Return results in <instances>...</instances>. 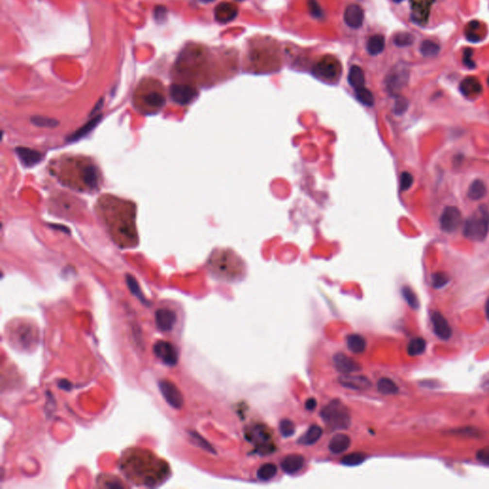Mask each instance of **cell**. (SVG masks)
Instances as JSON below:
<instances>
[{"mask_svg": "<svg viewBox=\"0 0 489 489\" xmlns=\"http://www.w3.org/2000/svg\"><path fill=\"white\" fill-rule=\"evenodd\" d=\"M232 261H234L233 256L226 255V253H224L223 254H220L215 259H213V266L217 272H219V274L228 276L231 273V271H230V268H229L230 265L229 264L232 263Z\"/></svg>", "mask_w": 489, "mask_h": 489, "instance_id": "cell-25", "label": "cell"}, {"mask_svg": "<svg viewBox=\"0 0 489 489\" xmlns=\"http://www.w3.org/2000/svg\"><path fill=\"white\" fill-rule=\"evenodd\" d=\"M420 51H421V54L425 58H435L438 55V53L440 51V47L435 41L430 40V39H426L422 42L421 47H420Z\"/></svg>", "mask_w": 489, "mask_h": 489, "instance_id": "cell-29", "label": "cell"}, {"mask_svg": "<svg viewBox=\"0 0 489 489\" xmlns=\"http://www.w3.org/2000/svg\"><path fill=\"white\" fill-rule=\"evenodd\" d=\"M176 322V315L169 309H160L156 312V324L159 330L168 332L172 330Z\"/></svg>", "mask_w": 489, "mask_h": 489, "instance_id": "cell-17", "label": "cell"}, {"mask_svg": "<svg viewBox=\"0 0 489 489\" xmlns=\"http://www.w3.org/2000/svg\"><path fill=\"white\" fill-rule=\"evenodd\" d=\"M426 349V341L422 337L413 338L407 346V352L411 356H417L424 353Z\"/></svg>", "mask_w": 489, "mask_h": 489, "instance_id": "cell-31", "label": "cell"}, {"mask_svg": "<svg viewBox=\"0 0 489 489\" xmlns=\"http://www.w3.org/2000/svg\"><path fill=\"white\" fill-rule=\"evenodd\" d=\"M118 468L133 485L157 488L171 476L169 463L144 447L125 449L118 460Z\"/></svg>", "mask_w": 489, "mask_h": 489, "instance_id": "cell-1", "label": "cell"}, {"mask_svg": "<svg viewBox=\"0 0 489 489\" xmlns=\"http://www.w3.org/2000/svg\"><path fill=\"white\" fill-rule=\"evenodd\" d=\"M351 444V439L349 436L345 434H338L336 435L329 443V449L331 452L334 454H340L345 452L346 450L350 447Z\"/></svg>", "mask_w": 489, "mask_h": 489, "instance_id": "cell-20", "label": "cell"}, {"mask_svg": "<svg viewBox=\"0 0 489 489\" xmlns=\"http://www.w3.org/2000/svg\"><path fill=\"white\" fill-rule=\"evenodd\" d=\"M32 122L37 126L41 127H56L58 124V120L51 118H45L41 116H35L32 118Z\"/></svg>", "mask_w": 489, "mask_h": 489, "instance_id": "cell-39", "label": "cell"}, {"mask_svg": "<svg viewBox=\"0 0 489 489\" xmlns=\"http://www.w3.org/2000/svg\"><path fill=\"white\" fill-rule=\"evenodd\" d=\"M413 182H414V178H413L412 174H410L407 171H404L401 176V189L403 191L408 190L412 186Z\"/></svg>", "mask_w": 489, "mask_h": 489, "instance_id": "cell-41", "label": "cell"}, {"mask_svg": "<svg viewBox=\"0 0 489 489\" xmlns=\"http://www.w3.org/2000/svg\"><path fill=\"white\" fill-rule=\"evenodd\" d=\"M403 295L404 297V299L406 300V302L408 303V305L417 310L419 309L420 307V301H419V298L417 296V294L413 291V289L409 287H403Z\"/></svg>", "mask_w": 489, "mask_h": 489, "instance_id": "cell-37", "label": "cell"}, {"mask_svg": "<svg viewBox=\"0 0 489 489\" xmlns=\"http://www.w3.org/2000/svg\"><path fill=\"white\" fill-rule=\"evenodd\" d=\"M364 460H365V455L364 454H362V453H352V454H349V455L344 456L342 458V460H341V463L344 464V465H347V466H355V465H359Z\"/></svg>", "mask_w": 489, "mask_h": 489, "instance_id": "cell-38", "label": "cell"}, {"mask_svg": "<svg viewBox=\"0 0 489 489\" xmlns=\"http://www.w3.org/2000/svg\"><path fill=\"white\" fill-rule=\"evenodd\" d=\"M334 362L337 369L342 374H351L360 371L361 365L354 360L353 358L347 356L344 354H337L334 357Z\"/></svg>", "mask_w": 489, "mask_h": 489, "instance_id": "cell-15", "label": "cell"}, {"mask_svg": "<svg viewBox=\"0 0 489 489\" xmlns=\"http://www.w3.org/2000/svg\"><path fill=\"white\" fill-rule=\"evenodd\" d=\"M238 15V8L230 2H222L216 6L214 11V17L220 23H229L236 18Z\"/></svg>", "mask_w": 489, "mask_h": 489, "instance_id": "cell-14", "label": "cell"}, {"mask_svg": "<svg viewBox=\"0 0 489 489\" xmlns=\"http://www.w3.org/2000/svg\"><path fill=\"white\" fill-rule=\"evenodd\" d=\"M168 10L164 6H158L154 11V17L158 22H163L167 18Z\"/></svg>", "mask_w": 489, "mask_h": 489, "instance_id": "cell-46", "label": "cell"}, {"mask_svg": "<svg viewBox=\"0 0 489 489\" xmlns=\"http://www.w3.org/2000/svg\"><path fill=\"white\" fill-rule=\"evenodd\" d=\"M489 232V210L487 204H481L464 222L463 236L474 242L484 241Z\"/></svg>", "mask_w": 489, "mask_h": 489, "instance_id": "cell-2", "label": "cell"}, {"mask_svg": "<svg viewBox=\"0 0 489 489\" xmlns=\"http://www.w3.org/2000/svg\"><path fill=\"white\" fill-rule=\"evenodd\" d=\"M407 108H408V101L405 99L400 98L399 100H397L396 104H395V113L396 114L402 115L404 112H406Z\"/></svg>", "mask_w": 489, "mask_h": 489, "instance_id": "cell-45", "label": "cell"}, {"mask_svg": "<svg viewBox=\"0 0 489 489\" xmlns=\"http://www.w3.org/2000/svg\"><path fill=\"white\" fill-rule=\"evenodd\" d=\"M324 422L334 429H347L350 425V414L344 404L338 400L333 401L321 410Z\"/></svg>", "mask_w": 489, "mask_h": 489, "instance_id": "cell-3", "label": "cell"}, {"mask_svg": "<svg viewBox=\"0 0 489 489\" xmlns=\"http://www.w3.org/2000/svg\"><path fill=\"white\" fill-rule=\"evenodd\" d=\"M385 48V37L382 34L372 35L367 42V51L371 56H376L383 52Z\"/></svg>", "mask_w": 489, "mask_h": 489, "instance_id": "cell-24", "label": "cell"}, {"mask_svg": "<svg viewBox=\"0 0 489 489\" xmlns=\"http://www.w3.org/2000/svg\"><path fill=\"white\" fill-rule=\"evenodd\" d=\"M154 353L155 354L167 365L169 366H175L178 362V352L176 350V347L173 345L172 343L165 341V340H160L156 342L154 345Z\"/></svg>", "mask_w": 489, "mask_h": 489, "instance_id": "cell-8", "label": "cell"}, {"mask_svg": "<svg viewBox=\"0 0 489 489\" xmlns=\"http://www.w3.org/2000/svg\"><path fill=\"white\" fill-rule=\"evenodd\" d=\"M459 89L464 97L476 98L482 93L483 86L477 78L467 77L461 81Z\"/></svg>", "mask_w": 489, "mask_h": 489, "instance_id": "cell-16", "label": "cell"}, {"mask_svg": "<svg viewBox=\"0 0 489 489\" xmlns=\"http://www.w3.org/2000/svg\"><path fill=\"white\" fill-rule=\"evenodd\" d=\"M449 282H450V276L444 271H438L432 275V285L434 288H443Z\"/></svg>", "mask_w": 489, "mask_h": 489, "instance_id": "cell-36", "label": "cell"}, {"mask_svg": "<svg viewBox=\"0 0 489 489\" xmlns=\"http://www.w3.org/2000/svg\"><path fill=\"white\" fill-rule=\"evenodd\" d=\"M202 1H204V2H212L214 0H202Z\"/></svg>", "mask_w": 489, "mask_h": 489, "instance_id": "cell-50", "label": "cell"}, {"mask_svg": "<svg viewBox=\"0 0 489 489\" xmlns=\"http://www.w3.org/2000/svg\"><path fill=\"white\" fill-rule=\"evenodd\" d=\"M99 487H103V488H121V487H124L120 481L117 478V477H113V476H110V475H100L98 477V481H97Z\"/></svg>", "mask_w": 489, "mask_h": 489, "instance_id": "cell-35", "label": "cell"}, {"mask_svg": "<svg viewBox=\"0 0 489 489\" xmlns=\"http://www.w3.org/2000/svg\"><path fill=\"white\" fill-rule=\"evenodd\" d=\"M364 20V12L362 8L356 4H350L344 12V21L346 24L353 28L357 29L362 26Z\"/></svg>", "mask_w": 489, "mask_h": 489, "instance_id": "cell-13", "label": "cell"}, {"mask_svg": "<svg viewBox=\"0 0 489 489\" xmlns=\"http://www.w3.org/2000/svg\"><path fill=\"white\" fill-rule=\"evenodd\" d=\"M431 323L434 333L441 340H447L452 336V329L446 320L438 312H433L431 314Z\"/></svg>", "mask_w": 489, "mask_h": 489, "instance_id": "cell-11", "label": "cell"}, {"mask_svg": "<svg viewBox=\"0 0 489 489\" xmlns=\"http://www.w3.org/2000/svg\"><path fill=\"white\" fill-rule=\"evenodd\" d=\"M348 82L350 85L354 89H358L364 87L365 84V77L363 70L359 66H352L348 76Z\"/></svg>", "mask_w": 489, "mask_h": 489, "instance_id": "cell-23", "label": "cell"}, {"mask_svg": "<svg viewBox=\"0 0 489 489\" xmlns=\"http://www.w3.org/2000/svg\"><path fill=\"white\" fill-rule=\"evenodd\" d=\"M415 37L408 32H399L393 37V42L398 47H408L414 43Z\"/></svg>", "mask_w": 489, "mask_h": 489, "instance_id": "cell-34", "label": "cell"}, {"mask_svg": "<svg viewBox=\"0 0 489 489\" xmlns=\"http://www.w3.org/2000/svg\"><path fill=\"white\" fill-rule=\"evenodd\" d=\"M277 473V467L273 463H265L261 465L257 470V477L262 481H269L272 479Z\"/></svg>", "mask_w": 489, "mask_h": 489, "instance_id": "cell-32", "label": "cell"}, {"mask_svg": "<svg viewBox=\"0 0 489 489\" xmlns=\"http://www.w3.org/2000/svg\"><path fill=\"white\" fill-rule=\"evenodd\" d=\"M313 73L317 78L326 81H334L341 75V64L337 58L326 56L314 65Z\"/></svg>", "mask_w": 489, "mask_h": 489, "instance_id": "cell-4", "label": "cell"}, {"mask_svg": "<svg viewBox=\"0 0 489 489\" xmlns=\"http://www.w3.org/2000/svg\"><path fill=\"white\" fill-rule=\"evenodd\" d=\"M477 459L479 461L489 465V447L482 448L477 453Z\"/></svg>", "mask_w": 489, "mask_h": 489, "instance_id": "cell-47", "label": "cell"}, {"mask_svg": "<svg viewBox=\"0 0 489 489\" xmlns=\"http://www.w3.org/2000/svg\"><path fill=\"white\" fill-rule=\"evenodd\" d=\"M246 435L248 439L257 446L261 454H268L272 451L271 433L266 426L257 424L250 428Z\"/></svg>", "mask_w": 489, "mask_h": 489, "instance_id": "cell-5", "label": "cell"}, {"mask_svg": "<svg viewBox=\"0 0 489 489\" xmlns=\"http://www.w3.org/2000/svg\"></svg>", "mask_w": 489, "mask_h": 489, "instance_id": "cell-53", "label": "cell"}, {"mask_svg": "<svg viewBox=\"0 0 489 489\" xmlns=\"http://www.w3.org/2000/svg\"><path fill=\"white\" fill-rule=\"evenodd\" d=\"M487 192L488 189L485 183L477 179L470 184L467 190V197L471 201H480L487 195Z\"/></svg>", "mask_w": 489, "mask_h": 489, "instance_id": "cell-21", "label": "cell"}, {"mask_svg": "<svg viewBox=\"0 0 489 489\" xmlns=\"http://www.w3.org/2000/svg\"><path fill=\"white\" fill-rule=\"evenodd\" d=\"M377 390L384 395H394L399 392V387L392 379L382 377L377 382Z\"/></svg>", "mask_w": 489, "mask_h": 489, "instance_id": "cell-30", "label": "cell"}, {"mask_svg": "<svg viewBox=\"0 0 489 489\" xmlns=\"http://www.w3.org/2000/svg\"><path fill=\"white\" fill-rule=\"evenodd\" d=\"M486 314H487V317L489 320V297L487 301V304H486Z\"/></svg>", "mask_w": 489, "mask_h": 489, "instance_id": "cell-49", "label": "cell"}, {"mask_svg": "<svg viewBox=\"0 0 489 489\" xmlns=\"http://www.w3.org/2000/svg\"><path fill=\"white\" fill-rule=\"evenodd\" d=\"M355 97L359 102H361L362 104H364L366 106L374 105V95L369 89H367L365 87L355 89Z\"/></svg>", "mask_w": 489, "mask_h": 489, "instance_id": "cell-33", "label": "cell"}, {"mask_svg": "<svg viewBox=\"0 0 489 489\" xmlns=\"http://www.w3.org/2000/svg\"><path fill=\"white\" fill-rule=\"evenodd\" d=\"M305 460L301 455L291 454L284 458L281 461V468L284 472L288 474H293L298 472L304 465Z\"/></svg>", "mask_w": 489, "mask_h": 489, "instance_id": "cell-19", "label": "cell"}, {"mask_svg": "<svg viewBox=\"0 0 489 489\" xmlns=\"http://www.w3.org/2000/svg\"><path fill=\"white\" fill-rule=\"evenodd\" d=\"M347 347L354 354H361L366 349V340L359 335H351L347 337Z\"/></svg>", "mask_w": 489, "mask_h": 489, "instance_id": "cell-27", "label": "cell"}, {"mask_svg": "<svg viewBox=\"0 0 489 489\" xmlns=\"http://www.w3.org/2000/svg\"><path fill=\"white\" fill-rule=\"evenodd\" d=\"M482 26H483L482 23L477 20L470 21L467 24V27L465 28V37L467 38L468 41L479 42L483 39V36L481 34Z\"/></svg>", "mask_w": 489, "mask_h": 489, "instance_id": "cell-26", "label": "cell"}, {"mask_svg": "<svg viewBox=\"0 0 489 489\" xmlns=\"http://www.w3.org/2000/svg\"><path fill=\"white\" fill-rule=\"evenodd\" d=\"M409 80V70L403 64L395 66L386 77V86L392 94L399 93L406 86Z\"/></svg>", "mask_w": 489, "mask_h": 489, "instance_id": "cell-7", "label": "cell"}, {"mask_svg": "<svg viewBox=\"0 0 489 489\" xmlns=\"http://www.w3.org/2000/svg\"><path fill=\"white\" fill-rule=\"evenodd\" d=\"M472 55H473V50L470 48L465 49L464 54H463V63L466 67L469 69H474L476 67L475 62L472 60Z\"/></svg>", "mask_w": 489, "mask_h": 489, "instance_id": "cell-44", "label": "cell"}, {"mask_svg": "<svg viewBox=\"0 0 489 489\" xmlns=\"http://www.w3.org/2000/svg\"><path fill=\"white\" fill-rule=\"evenodd\" d=\"M393 1H395V2H398V3H399V2H402L403 0H393Z\"/></svg>", "mask_w": 489, "mask_h": 489, "instance_id": "cell-51", "label": "cell"}, {"mask_svg": "<svg viewBox=\"0 0 489 489\" xmlns=\"http://www.w3.org/2000/svg\"><path fill=\"white\" fill-rule=\"evenodd\" d=\"M160 388L165 399L171 406L174 408L182 407L184 403L183 396L174 383L169 380H162L160 382Z\"/></svg>", "mask_w": 489, "mask_h": 489, "instance_id": "cell-10", "label": "cell"}, {"mask_svg": "<svg viewBox=\"0 0 489 489\" xmlns=\"http://www.w3.org/2000/svg\"><path fill=\"white\" fill-rule=\"evenodd\" d=\"M316 406H317V401L315 399H310L306 403V408L308 410H314L316 408Z\"/></svg>", "mask_w": 489, "mask_h": 489, "instance_id": "cell-48", "label": "cell"}, {"mask_svg": "<svg viewBox=\"0 0 489 489\" xmlns=\"http://www.w3.org/2000/svg\"><path fill=\"white\" fill-rule=\"evenodd\" d=\"M144 102L146 107L157 110L162 108L166 104V97L162 93L157 91L149 92L144 96Z\"/></svg>", "mask_w": 489, "mask_h": 489, "instance_id": "cell-22", "label": "cell"}, {"mask_svg": "<svg viewBox=\"0 0 489 489\" xmlns=\"http://www.w3.org/2000/svg\"><path fill=\"white\" fill-rule=\"evenodd\" d=\"M309 10L311 15L316 18L323 17V11L317 0H309Z\"/></svg>", "mask_w": 489, "mask_h": 489, "instance_id": "cell-43", "label": "cell"}, {"mask_svg": "<svg viewBox=\"0 0 489 489\" xmlns=\"http://www.w3.org/2000/svg\"><path fill=\"white\" fill-rule=\"evenodd\" d=\"M338 380L342 386L356 391H365L372 386L370 379L364 375H351L345 374L344 375H341L338 378Z\"/></svg>", "mask_w": 489, "mask_h": 489, "instance_id": "cell-12", "label": "cell"}, {"mask_svg": "<svg viewBox=\"0 0 489 489\" xmlns=\"http://www.w3.org/2000/svg\"><path fill=\"white\" fill-rule=\"evenodd\" d=\"M279 430L283 437H290L294 434V424L289 420H283L279 424Z\"/></svg>", "mask_w": 489, "mask_h": 489, "instance_id": "cell-40", "label": "cell"}, {"mask_svg": "<svg viewBox=\"0 0 489 489\" xmlns=\"http://www.w3.org/2000/svg\"><path fill=\"white\" fill-rule=\"evenodd\" d=\"M235 1H245V0H235Z\"/></svg>", "mask_w": 489, "mask_h": 489, "instance_id": "cell-52", "label": "cell"}, {"mask_svg": "<svg viewBox=\"0 0 489 489\" xmlns=\"http://www.w3.org/2000/svg\"><path fill=\"white\" fill-rule=\"evenodd\" d=\"M322 429L318 425H312L306 434L299 439V443L304 445H312L315 444L322 436Z\"/></svg>", "mask_w": 489, "mask_h": 489, "instance_id": "cell-28", "label": "cell"}, {"mask_svg": "<svg viewBox=\"0 0 489 489\" xmlns=\"http://www.w3.org/2000/svg\"><path fill=\"white\" fill-rule=\"evenodd\" d=\"M100 119H101V116H100V117H98V118H92V120H90V121L87 123L86 125H85L84 127H83V128H82L79 132H76V133L73 135L72 139H74V140H75V139H78V138H80V137H82V136L85 135V133H86L87 131H90V130L94 127V125H96V123H97Z\"/></svg>", "mask_w": 489, "mask_h": 489, "instance_id": "cell-42", "label": "cell"}, {"mask_svg": "<svg viewBox=\"0 0 489 489\" xmlns=\"http://www.w3.org/2000/svg\"><path fill=\"white\" fill-rule=\"evenodd\" d=\"M17 153L18 155V158L22 162V164L26 167L34 166L35 164L39 163L43 158L42 154L39 153L38 151L26 148V147H17Z\"/></svg>", "mask_w": 489, "mask_h": 489, "instance_id": "cell-18", "label": "cell"}, {"mask_svg": "<svg viewBox=\"0 0 489 489\" xmlns=\"http://www.w3.org/2000/svg\"><path fill=\"white\" fill-rule=\"evenodd\" d=\"M198 95L194 87L186 84H173L170 87V97L174 102L185 105L190 103Z\"/></svg>", "mask_w": 489, "mask_h": 489, "instance_id": "cell-9", "label": "cell"}, {"mask_svg": "<svg viewBox=\"0 0 489 489\" xmlns=\"http://www.w3.org/2000/svg\"><path fill=\"white\" fill-rule=\"evenodd\" d=\"M462 223V214L459 207L454 205L446 206L439 217L440 230L446 233H453Z\"/></svg>", "mask_w": 489, "mask_h": 489, "instance_id": "cell-6", "label": "cell"}]
</instances>
